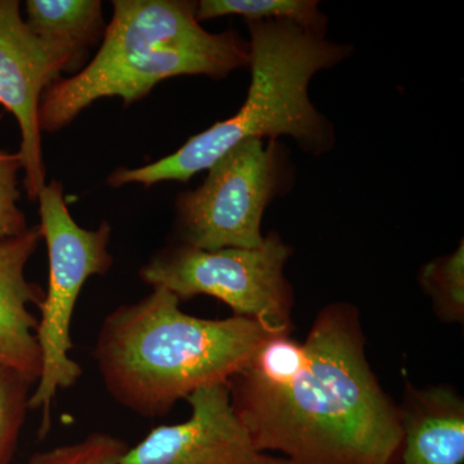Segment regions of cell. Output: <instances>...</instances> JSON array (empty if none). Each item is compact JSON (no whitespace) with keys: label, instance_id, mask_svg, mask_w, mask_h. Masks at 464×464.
<instances>
[{"label":"cell","instance_id":"cell-10","mask_svg":"<svg viewBox=\"0 0 464 464\" xmlns=\"http://www.w3.org/2000/svg\"><path fill=\"white\" fill-rule=\"evenodd\" d=\"M42 241L39 225L0 241V360L39 380L42 356L36 341L44 290L26 277V266Z\"/></svg>","mask_w":464,"mask_h":464},{"label":"cell","instance_id":"cell-3","mask_svg":"<svg viewBox=\"0 0 464 464\" xmlns=\"http://www.w3.org/2000/svg\"><path fill=\"white\" fill-rule=\"evenodd\" d=\"M250 39V85L237 114L218 121L166 158L140 168H118L108 177L111 188L139 183L188 182L249 140L292 137L299 148L323 155L335 143L334 130L308 96L311 79L351 53L350 45L289 21L246 23Z\"/></svg>","mask_w":464,"mask_h":464},{"label":"cell","instance_id":"cell-7","mask_svg":"<svg viewBox=\"0 0 464 464\" xmlns=\"http://www.w3.org/2000/svg\"><path fill=\"white\" fill-rule=\"evenodd\" d=\"M276 140L241 142L217 160L206 181L177 197L179 243L203 250L258 248L266 208L289 179Z\"/></svg>","mask_w":464,"mask_h":464},{"label":"cell","instance_id":"cell-8","mask_svg":"<svg viewBox=\"0 0 464 464\" xmlns=\"http://www.w3.org/2000/svg\"><path fill=\"white\" fill-rule=\"evenodd\" d=\"M70 72L63 52L39 39L21 16L18 0H0V105L16 119L24 188L36 201L47 182L39 109L43 94Z\"/></svg>","mask_w":464,"mask_h":464},{"label":"cell","instance_id":"cell-13","mask_svg":"<svg viewBox=\"0 0 464 464\" xmlns=\"http://www.w3.org/2000/svg\"><path fill=\"white\" fill-rule=\"evenodd\" d=\"M195 16L199 23L225 16H240L246 23L289 21L320 35L326 34V16L315 0H200Z\"/></svg>","mask_w":464,"mask_h":464},{"label":"cell","instance_id":"cell-1","mask_svg":"<svg viewBox=\"0 0 464 464\" xmlns=\"http://www.w3.org/2000/svg\"><path fill=\"white\" fill-rule=\"evenodd\" d=\"M227 386L259 451L288 464L395 462L401 411L369 364L353 304L324 307L304 343L275 335Z\"/></svg>","mask_w":464,"mask_h":464},{"label":"cell","instance_id":"cell-17","mask_svg":"<svg viewBox=\"0 0 464 464\" xmlns=\"http://www.w3.org/2000/svg\"><path fill=\"white\" fill-rule=\"evenodd\" d=\"M23 161L17 152L0 149V241L24 234L29 228L20 201Z\"/></svg>","mask_w":464,"mask_h":464},{"label":"cell","instance_id":"cell-14","mask_svg":"<svg viewBox=\"0 0 464 464\" xmlns=\"http://www.w3.org/2000/svg\"><path fill=\"white\" fill-rule=\"evenodd\" d=\"M420 286L432 299L436 316L445 323L464 320V246L450 255L424 265L418 275Z\"/></svg>","mask_w":464,"mask_h":464},{"label":"cell","instance_id":"cell-2","mask_svg":"<svg viewBox=\"0 0 464 464\" xmlns=\"http://www.w3.org/2000/svg\"><path fill=\"white\" fill-rule=\"evenodd\" d=\"M163 288L108 314L93 359L109 395L143 418L164 417L198 390L227 383L280 328L250 317L188 315Z\"/></svg>","mask_w":464,"mask_h":464},{"label":"cell","instance_id":"cell-16","mask_svg":"<svg viewBox=\"0 0 464 464\" xmlns=\"http://www.w3.org/2000/svg\"><path fill=\"white\" fill-rule=\"evenodd\" d=\"M127 442L105 432H92L79 441L38 451L27 464H118Z\"/></svg>","mask_w":464,"mask_h":464},{"label":"cell","instance_id":"cell-15","mask_svg":"<svg viewBox=\"0 0 464 464\" xmlns=\"http://www.w3.org/2000/svg\"><path fill=\"white\" fill-rule=\"evenodd\" d=\"M36 380L0 360V464H12Z\"/></svg>","mask_w":464,"mask_h":464},{"label":"cell","instance_id":"cell-5","mask_svg":"<svg viewBox=\"0 0 464 464\" xmlns=\"http://www.w3.org/2000/svg\"><path fill=\"white\" fill-rule=\"evenodd\" d=\"M42 239L48 252V288L39 311L36 341L42 371L30 398V411H42L39 435L51 429V409L58 391L81 380L83 369L72 359V316L79 295L92 276H103L114 264L110 253L111 226L103 221L96 230L76 224L67 207L63 183L51 181L39 194Z\"/></svg>","mask_w":464,"mask_h":464},{"label":"cell","instance_id":"cell-11","mask_svg":"<svg viewBox=\"0 0 464 464\" xmlns=\"http://www.w3.org/2000/svg\"><path fill=\"white\" fill-rule=\"evenodd\" d=\"M402 439L392 464H463L464 399L449 384H405Z\"/></svg>","mask_w":464,"mask_h":464},{"label":"cell","instance_id":"cell-6","mask_svg":"<svg viewBox=\"0 0 464 464\" xmlns=\"http://www.w3.org/2000/svg\"><path fill=\"white\" fill-rule=\"evenodd\" d=\"M292 255V246L274 231L253 249L203 250L177 243L151 256L140 277L179 301L207 295L224 302L234 315L293 328L295 290L285 277Z\"/></svg>","mask_w":464,"mask_h":464},{"label":"cell","instance_id":"cell-4","mask_svg":"<svg viewBox=\"0 0 464 464\" xmlns=\"http://www.w3.org/2000/svg\"><path fill=\"white\" fill-rule=\"evenodd\" d=\"M112 9L93 60L43 94L42 132H58L101 99L121 97L128 106L167 79H224L249 67V43L235 30H204L195 16L197 2L114 0Z\"/></svg>","mask_w":464,"mask_h":464},{"label":"cell","instance_id":"cell-12","mask_svg":"<svg viewBox=\"0 0 464 464\" xmlns=\"http://www.w3.org/2000/svg\"><path fill=\"white\" fill-rule=\"evenodd\" d=\"M26 25L39 39L65 54L70 72L105 34L100 0H27Z\"/></svg>","mask_w":464,"mask_h":464},{"label":"cell","instance_id":"cell-9","mask_svg":"<svg viewBox=\"0 0 464 464\" xmlns=\"http://www.w3.org/2000/svg\"><path fill=\"white\" fill-rule=\"evenodd\" d=\"M186 400L191 414L185 422L155 427L118 464H288L255 447L232 408L227 383Z\"/></svg>","mask_w":464,"mask_h":464}]
</instances>
